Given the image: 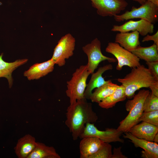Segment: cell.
<instances>
[{
	"label": "cell",
	"mask_w": 158,
	"mask_h": 158,
	"mask_svg": "<svg viewBox=\"0 0 158 158\" xmlns=\"http://www.w3.org/2000/svg\"><path fill=\"white\" fill-rule=\"evenodd\" d=\"M123 133L114 128H107L105 130H100L93 123H87L79 138L82 139L87 137H96L104 142L110 143L119 142L123 143L124 140L120 138Z\"/></svg>",
	"instance_id": "cell-9"
},
{
	"label": "cell",
	"mask_w": 158,
	"mask_h": 158,
	"mask_svg": "<svg viewBox=\"0 0 158 158\" xmlns=\"http://www.w3.org/2000/svg\"><path fill=\"white\" fill-rule=\"evenodd\" d=\"M147 1L150 2L158 6V0H146Z\"/></svg>",
	"instance_id": "cell-33"
},
{
	"label": "cell",
	"mask_w": 158,
	"mask_h": 158,
	"mask_svg": "<svg viewBox=\"0 0 158 158\" xmlns=\"http://www.w3.org/2000/svg\"><path fill=\"white\" fill-rule=\"evenodd\" d=\"M121 147L114 148L113 153L112 154L111 158H126L127 157L122 154L121 151Z\"/></svg>",
	"instance_id": "cell-29"
},
{
	"label": "cell",
	"mask_w": 158,
	"mask_h": 158,
	"mask_svg": "<svg viewBox=\"0 0 158 158\" xmlns=\"http://www.w3.org/2000/svg\"><path fill=\"white\" fill-rule=\"evenodd\" d=\"M84 98L70 104L66 113L65 124L72 134L73 139L75 140L82 133L86 124L93 123L98 117L93 110L92 104Z\"/></svg>",
	"instance_id": "cell-1"
},
{
	"label": "cell",
	"mask_w": 158,
	"mask_h": 158,
	"mask_svg": "<svg viewBox=\"0 0 158 158\" xmlns=\"http://www.w3.org/2000/svg\"><path fill=\"white\" fill-rule=\"evenodd\" d=\"M75 40L70 33L62 37L55 46L51 59L59 67L64 66L66 60L72 56L75 47Z\"/></svg>",
	"instance_id": "cell-8"
},
{
	"label": "cell",
	"mask_w": 158,
	"mask_h": 158,
	"mask_svg": "<svg viewBox=\"0 0 158 158\" xmlns=\"http://www.w3.org/2000/svg\"><path fill=\"white\" fill-rule=\"evenodd\" d=\"M82 49L87 56V65L88 70L91 74L94 72L101 62L107 60L110 63H114L117 61L116 58L108 57L102 54L101 42L97 38H95L90 43L83 47Z\"/></svg>",
	"instance_id": "cell-7"
},
{
	"label": "cell",
	"mask_w": 158,
	"mask_h": 158,
	"mask_svg": "<svg viewBox=\"0 0 158 158\" xmlns=\"http://www.w3.org/2000/svg\"><path fill=\"white\" fill-rule=\"evenodd\" d=\"M145 122L158 127V110L143 112L138 120Z\"/></svg>",
	"instance_id": "cell-26"
},
{
	"label": "cell",
	"mask_w": 158,
	"mask_h": 158,
	"mask_svg": "<svg viewBox=\"0 0 158 158\" xmlns=\"http://www.w3.org/2000/svg\"><path fill=\"white\" fill-rule=\"evenodd\" d=\"M98 15L102 17L114 16L124 10L128 5L125 0H90Z\"/></svg>",
	"instance_id": "cell-10"
},
{
	"label": "cell",
	"mask_w": 158,
	"mask_h": 158,
	"mask_svg": "<svg viewBox=\"0 0 158 158\" xmlns=\"http://www.w3.org/2000/svg\"><path fill=\"white\" fill-rule=\"evenodd\" d=\"M128 132L138 138L153 142L154 136L158 132V127L142 121L133 126Z\"/></svg>",
	"instance_id": "cell-15"
},
{
	"label": "cell",
	"mask_w": 158,
	"mask_h": 158,
	"mask_svg": "<svg viewBox=\"0 0 158 158\" xmlns=\"http://www.w3.org/2000/svg\"><path fill=\"white\" fill-rule=\"evenodd\" d=\"M131 52L140 59L146 62L158 61V46L154 43L148 47L140 45Z\"/></svg>",
	"instance_id": "cell-20"
},
{
	"label": "cell",
	"mask_w": 158,
	"mask_h": 158,
	"mask_svg": "<svg viewBox=\"0 0 158 158\" xmlns=\"http://www.w3.org/2000/svg\"><path fill=\"white\" fill-rule=\"evenodd\" d=\"M153 141L156 143L158 142V133H157L154 136Z\"/></svg>",
	"instance_id": "cell-32"
},
{
	"label": "cell",
	"mask_w": 158,
	"mask_h": 158,
	"mask_svg": "<svg viewBox=\"0 0 158 158\" xmlns=\"http://www.w3.org/2000/svg\"><path fill=\"white\" fill-rule=\"evenodd\" d=\"M123 137L130 139L136 147H140L144 150L141 157L145 158H158V145L155 142L138 138L128 132H125Z\"/></svg>",
	"instance_id": "cell-12"
},
{
	"label": "cell",
	"mask_w": 158,
	"mask_h": 158,
	"mask_svg": "<svg viewBox=\"0 0 158 158\" xmlns=\"http://www.w3.org/2000/svg\"><path fill=\"white\" fill-rule=\"evenodd\" d=\"M105 51L112 54L115 57L118 61L116 66L117 70H121L124 66H127L133 68L141 65L139 58L117 43H109L105 49Z\"/></svg>",
	"instance_id": "cell-6"
},
{
	"label": "cell",
	"mask_w": 158,
	"mask_h": 158,
	"mask_svg": "<svg viewBox=\"0 0 158 158\" xmlns=\"http://www.w3.org/2000/svg\"><path fill=\"white\" fill-rule=\"evenodd\" d=\"M90 74L87 64L81 65L76 69L71 79L67 82L66 94L69 99L70 104L84 98V94L87 86V80Z\"/></svg>",
	"instance_id": "cell-4"
},
{
	"label": "cell",
	"mask_w": 158,
	"mask_h": 158,
	"mask_svg": "<svg viewBox=\"0 0 158 158\" xmlns=\"http://www.w3.org/2000/svg\"><path fill=\"white\" fill-rule=\"evenodd\" d=\"M125 89L122 85H118L114 92L98 103L101 107L106 109L114 106L118 102L125 100L126 98Z\"/></svg>",
	"instance_id": "cell-22"
},
{
	"label": "cell",
	"mask_w": 158,
	"mask_h": 158,
	"mask_svg": "<svg viewBox=\"0 0 158 158\" xmlns=\"http://www.w3.org/2000/svg\"><path fill=\"white\" fill-rule=\"evenodd\" d=\"M146 64L152 75L158 81V61L146 62Z\"/></svg>",
	"instance_id": "cell-27"
},
{
	"label": "cell",
	"mask_w": 158,
	"mask_h": 158,
	"mask_svg": "<svg viewBox=\"0 0 158 158\" xmlns=\"http://www.w3.org/2000/svg\"><path fill=\"white\" fill-rule=\"evenodd\" d=\"M151 90V93L158 97V81H156L149 87Z\"/></svg>",
	"instance_id": "cell-30"
},
{
	"label": "cell",
	"mask_w": 158,
	"mask_h": 158,
	"mask_svg": "<svg viewBox=\"0 0 158 158\" xmlns=\"http://www.w3.org/2000/svg\"><path fill=\"white\" fill-rule=\"evenodd\" d=\"M139 33L137 31L131 32H119L115 36V42L126 49L131 51L140 45Z\"/></svg>",
	"instance_id": "cell-16"
},
{
	"label": "cell",
	"mask_w": 158,
	"mask_h": 158,
	"mask_svg": "<svg viewBox=\"0 0 158 158\" xmlns=\"http://www.w3.org/2000/svg\"><path fill=\"white\" fill-rule=\"evenodd\" d=\"M112 154L111 145L104 142L99 149L89 158H111Z\"/></svg>",
	"instance_id": "cell-25"
},
{
	"label": "cell",
	"mask_w": 158,
	"mask_h": 158,
	"mask_svg": "<svg viewBox=\"0 0 158 158\" xmlns=\"http://www.w3.org/2000/svg\"><path fill=\"white\" fill-rule=\"evenodd\" d=\"M133 1L137 2L140 5H142L146 1V0H133Z\"/></svg>",
	"instance_id": "cell-31"
},
{
	"label": "cell",
	"mask_w": 158,
	"mask_h": 158,
	"mask_svg": "<svg viewBox=\"0 0 158 158\" xmlns=\"http://www.w3.org/2000/svg\"><path fill=\"white\" fill-rule=\"evenodd\" d=\"M35 138L28 134L20 138L14 147L15 152L19 158H27L35 148Z\"/></svg>",
	"instance_id": "cell-18"
},
{
	"label": "cell",
	"mask_w": 158,
	"mask_h": 158,
	"mask_svg": "<svg viewBox=\"0 0 158 158\" xmlns=\"http://www.w3.org/2000/svg\"><path fill=\"white\" fill-rule=\"evenodd\" d=\"M150 41H153L154 43L158 46V31L152 35H150L148 34L145 35L142 40V42H144Z\"/></svg>",
	"instance_id": "cell-28"
},
{
	"label": "cell",
	"mask_w": 158,
	"mask_h": 158,
	"mask_svg": "<svg viewBox=\"0 0 158 158\" xmlns=\"http://www.w3.org/2000/svg\"><path fill=\"white\" fill-rule=\"evenodd\" d=\"M113 66L109 64L99 67L95 73L91 74L92 76L86 87L84 94V96L86 99H90L92 90L107 84L110 80H105L102 76V74L105 71L112 70Z\"/></svg>",
	"instance_id": "cell-13"
},
{
	"label": "cell",
	"mask_w": 158,
	"mask_h": 158,
	"mask_svg": "<svg viewBox=\"0 0 158 158\" xmlns=\"http://www.w3.org/2000/svg\"><path fill=\"white\" fill-rule=\"evenodd\" d=\"M150 92L143 89L139 91L135 95L133 98L128 100L126 104V110L129 113L126 117L119 123L117 129L123 132H128L133 126L138 124L143 111V105L145 99Z\"/></svg>",
	"instance_id": "cell-3"
},
{
	"label": "cell",
	"mask_w": 158,
	"mask_h": 158,
	"mask_svg": "<svg viewBox=\"0 0 158 158\" xmlns=\"http://www.w3.org/2000/svg\"><path fill=\"white\" fill-rule=\"evenodd\" d=\"M3 54L0 55V78H6L9 87L11 88L13 82L12 76L13 72L19 67L26 63L28 60L25 59L17 60L13 62H8L3 59Z\"/></svg>",
	"instance_id": "cell-19"
},
{
	"label": "cell",
	"mask_w": 158,
	"mask_h": 158,
	"mask_svg": "<svg viewBox=\"0 0 158 158\" xmlns=\"http://www.w3.org/2000/svg\"><path fill=\"white\" fill-rule=\"evenodd\" d=\"M157 110H158V97L150 92L144 102V112H148Z\"/></svg>",
	"instance_id": "cell-24"
},
{
	"label": "cell",
	"mask_w": 158,
	"mask_h": 158,
	"mask_svg": "<svg viewBox=\"0 0 158 158\" xmlns=\"http://www.w3.org/2000/svg\"><path fill=\"white\" fill-rule=\"evenodd\" d=\"M117 22H120L135 18L145 20L154 24L158 20V6L146 1L139 7L133 6L130 11L114 16Z\"/></svg>",
	"instance_id": "cell-5"
},
{
	"label": "cell",
	"mask_w": 158,
	"mask_h": 158,
	"mask_svg": "<svg viewBox=\"0 0 158 158\" xmlns=\"http://www.w3.org/2000/svg\"><path fill=\"white\" fill-rule=\"evenodd\" d=\"M118 81L125 87L126 97H133L135 92L143 87H148L156 80L150 71L143 65L133 68L123 78Z\"/></svg>",
	"instance_id": "cell-2"
},
{
	"label": "cell",
	"mask_w": 158,
	"mask_h": 158,
	"mask_svg": "<svg viewBox=\"0 0 158 158\" xmlns=\"http://www.w3.org/2000/svg\"><path fill=\"white\" fill-rule=\"evenodd\" d=\"M118 85L112 83L111 80L107 83L96 88L91 94L90 99L92 102L99 103L106 97L112 94Z\"/></svg>",
	"instance_id": "cell-23"
},
{
	"label": "cell",
	"mask_w": 158,
	"mask_h": 158,
	"mask_svg": "<svg viewBox=\"0 0 158 158\" xmlns=\"http://www.w3.org/2000/svg\"><path fill=\"white\" fill-rule=\"evenodd\" d=\"M104 142L93 137L82 138L79 145L80 158H89L100 148Z\"/></svg>",
	"instance_id": "cell-17"
},
{
	"label": "cell",
	"mask_w": 158,
	"mask_h": 158,
	"mask_svg": "<svg viewBox=\"0 0 158 158\" xmlns=\"http://www.w3.org/2000/svg\"><path fill=\"white\" fill-rule=\"evenodd\" d=\"M154 28L153 24L145 20L140 19L137 21L130 20L120 25H114L111 30L122 32L137 31L141 36H145L149 33H153Z\"/></svg>",
	"instance_id": "cell-11"
},
{
	"label": "cell",
	"mask_w": 158,
	"mask_h": 158,
	"mask_svg": "<svg viewBox=\"0 0 158 158\" xmlns=\"http://www.w3.org/2000/svg\"><path fill=\"white\" fill-rule=\"evenodd\" d=\"M55 63L51 59L32 66L24 73V75L29 80H37L52 72Z\"/></svg>",
	"instance_id": "cell-14"
},
{
	"label": "cell",
	"mask_w": 158,
	"mask_h": 158,
	"mask_svg": "<svg viewBox=\"0 0 158 158\" xmlns=\"http://www.w3.org/2000/svg\"><path fill=\"white\" fill-rule=\"evenodd\" d=\"M60 158V156L54 147L37 142L35 148L27 158Z\"/></svg>",
	"instance_id": "cell-21"
}]
</instances>
